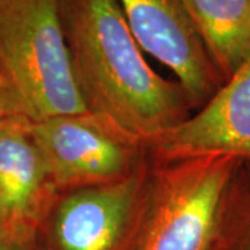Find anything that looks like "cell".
<instances>
[{
	"mask_svg": "<svg viewBox=\"0 0 250 250\" xmlns=\"http://www.w3.org/2000/svg\"><path fill=\"white\" fill-rule=\"evenodd\" d=\"M74 75L89 113L134 143L187 118V95L146 62L116 0H62Z\"/></svg>",
	"mask_w": 250,
	"mask_h": 250,
	"instance_id": "1",
	"label": "cell"
},
{
	"mask_svg": "<svg viewBox=\"0 0 250 250\" xmlns=\"http://www.w3.org/2000/svg\"><path fill=\"white\" fill-rule=\"evenodd\" d=\"M0 78L29 123L89 113L72 70L62 0H0Z\"/></svg>",
	"mask_w": 250,
	"mask_h": 250,
	"instance_id": "2",
	"label": "cell"
},
{
	"mask_svg": "<svg viewBox=\"0 0 250 250\" xmlns=\"http://www.w3.org/2000/svg\"><path fill=\"white\" fill-rule=\"evenodd\" d=\"M241 163L225 156L181 161L156 200L143 250H211Z\"/></svg>",
	"mask_w": 250,
	"mask_h": 250,
	"instance_id": "3",
	"label": "cell"
},
{
	"mask_svg": "<svg viewBox=\"0 0 250 250\" xmlns=\"http://www.w3.org/2000/svg\"><path fill=\"white\" fill-rule=\"evenodd\" d=\"M54 189H82L126 178L136 145L92 113L29 123Z\"/></svg>",
	"mask_w": 250,
	"mask_h": 250,
	"instance_id": "4",
	"label": "cell"
},
{
	"mask_svg": "<svg viewBox=\"0 0 250 250\" xmlns=\"http://www.w3.org/2000/svg\"><path fill=\"white\" fill-rule=\"evenodd\" d=\"M145 53L174 72L189 102H203L224 82L182 0H116Z\"/></svg>",
	"mask_w": 250,
	"mask_h": 250,
	"instance_id": "5",
	"label": "cell"
},
{
	"mask_svg": "<svg viewBox=\"0 0 250 250\" xmlns=\"http://www.w3.org/2000/svg\"><path fill=\"white\" fill-rule=\"evenodd\" d=\"M156 146L179 163L210 156L250 161V57Z\"/></svg>",
	"mask_w": 250,
	"mask_h": 250,
	"instance_id": "6",
	"label": "cell"
},
{
	"mask_svg": "<svg viewBox=\"0 0 250 250\" xmlns=\"http://www.w3.org/2000/svg\"><path fill=\"white\" fill-rule=\"evenodd\" d=\"M54 188L27 120L0 129L1 241L27 246Z\"/></svg>",
	"mask_w": 250,
	"mask_h": 250,
	"instance_id": "7",
	"label": "cell"
},
{
	"mask_svg": "<svg viewBox=\"0 0 250 250\" xmlns=\"http://www.w3.org/2000/svg\"><path fill=\"white\" fill-rule=\"evenodd\" d=\"M139 178H126L75 189L59 206L53 224L57 250H114L120 243L135 205Z\"/></svg>",
	"mask_w": 250,
	"mask_h": 250,
	"instance_id": "8",
	"label": "cell"
},
{
	"mask_svg": "<svg viewBox=\"0 0 250 250\" xmlns=\"http://www.w3.org/2000/svg\"><path fill=\"white\" fill-rule=\"evenodd\" d=\"M208 57L225 81L250 57V0H182Z\"/></svg>",
	"mask_w": 250,
	"mask_h": 250,
	"instance_id": "9",
	"label": "cell"
},
{
	"mask_svg": "<svg viewBox=\"0 0 250 250\" xmlns=\"http://www.w3.org/2000/svg\"><path fill=\"white\" fill-rule=\"evenodd\" d=\"M211 250H250V168L243 163L228 189Z\"/></svg>",
	"mask_w": 250,
	"mask_h": 250,
	"instance_id": "10",
	"label": "cell"
},
{
	"mask_svg": "<svg viewBox=\"0 0 250 250\" xmlns=\"http://www.w3.org/2000/svg\"><path fill=\"white\" fill-rule=\"evenodd\" d=\"M18 120H25V118L21 116L14 99L0 78V129Z\"/></svg>",
	"mask_w": 250,
	"mask_h": 250,
	"instance_id": "11",
	"label": "cell"
},
{
	"mask_svg": "<svg viewBox=\"0 0 250 250\" xmlns=\"http://www.w3.org/2000/svg\"><path fill=\"white\" fill-rule=\"evenodd\" d=\"M0 250H25V246L18 245V243H11V242L0 241Z\"/></svg>",
	"mask_w": 250,
	"mask_h": 250,
	"instance_id": "12",
	"label": "cell"
},
{
	"mask_svg": "<svg viewBox=\"0 0 250 250\" xmlns=\"http://www.w3.org/2000/svg\"><path fill=\"white\" fill-rule=\"evenodd\" d=\"M0 241H1V218H0Z\"/></svg>",
	"mask_w": 250,
	"mask_h": 250,
	"instance_id": "13",
	"label": "cell"
}]
</instances>
